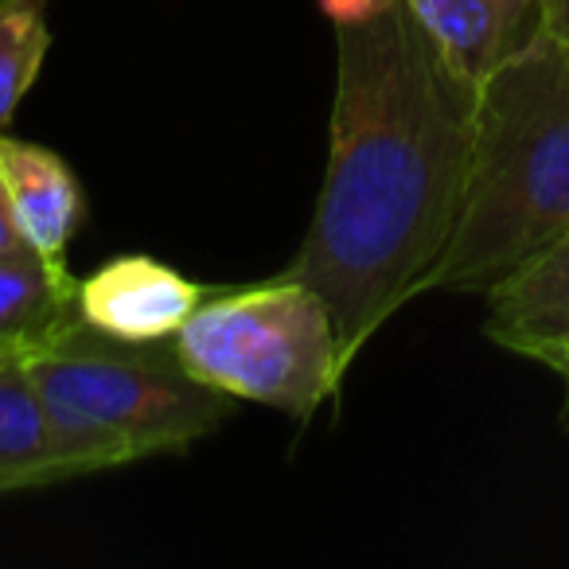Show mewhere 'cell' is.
I'll list each match as a JSON object with an SVG mask.
<instances>
[{"label": "cell", "mask_w": 569, "mask_h": 569, "mask_svg": "<svg viewBox=\"0 0 569 569\" xmlns=\"http://www.w3.org/2000/svg\"><path fill=\"white\" fill-rule=\"evenodd\" d=\"M207 301V284L144 253H126L79 281V312L90 328L129 343L172 340L183 320Z\"/></svg>", "instance_id": "obj_5"}, {"label": "cell", "mask_w": 569, "mask_h": 569, "mask_svg": "<svg viewBox=\"0 0 569 569\" xmlns=\"http://www.w3.org/2000/svg\"><path fill=\"white\" fill-rule=\"evenodd\" d=\"M51 32L43 0H0V129L40 79Z\"/></svg>", "instance_id": "obj_11"}, {"label": "cell", "mask_w": 569, "mask_h": 569, "mask_svg": "<svg viewBox=\"0 0 569 569\" xmlns=\"http://www.w3.org/2000/svg\"><path fill=\"white\" fill-rule=\"evenodd\" d=\"M24 246H28V238L17 222V211H12V199H9V191H4V180H0V258L24 250Z\"/></svg>", "instance_id": "obj_13"}, {"label": "cell", "mask_w": 569, "mask_h": 569, "mask_svg": "<svg viewBox=\"0 0 569 569\" xmlns=\"http://www.w3.org/2000/svg\"><path fill=\"white\" fill-rule=\"evenodd\" d=\"M71 480L28 363L0 348V496Z\"/></svg>", "instance_id": "obj_10"}, {"label": "cell", "mask_w": 569, "mask_h": 569, "mask_svg": "<svg viewBox=\"0 0 569 569\" xmlns=\"http://www.w3.org/2000/svg\"><path fill=\"white\" fill-rule=\"evenodd\" d=\"M546 32L569 51V0H542Z\"/></svg>", "instance_id": "obj_14"}, {"label": "cell", "mask_w": 569, "mask_h": 569, "mask_svg": "<svg viewBox=\"0 0 569 569\" xmlns=\"http://www.w3.org/2000/svg\"><path fill=\"white\" fill-rule=\"evenodd\" d=\"M395 0H320V9L332 24H359V20H371L379 12H387Z\"/></svg>", "instance_id": "obj_12"}, {"label": "cell", "mask_w": 569, "mask_h": 569, "mask_svg": "<svg viewBox=\"0 0 569 569\" xmlns=\"http://www.w3.org/2000/svg\"><path fill=\"white\" fill-rule=\"evenodd\" d=\"M172 348L211 390L297 421H309L348 375L332 309L312 284L284 273L234 293H207Z\"/></svg>", "instance_id": "obj_4"}, {"label": "cell", "mask_w": 569, "mask_h": 569, "mask_svg": "<svg viewBox=\"0 0 569 569\" xmlns=\"http://www.w3.org/2000/svg\"><path fill=\"white\" fill-rule=\"evenodd\" d=\"M569 230V51L550 32L476 82L465 207L421 293H488Z\"/></svg>", "instance_id": "obj_2"}, {"label": "cell", "mask_w": 569, "mask_h": 569, "mask_svg": "<svg viewBox=\"0 0 569 569\" xmlns=\"http://www.w3.org/2000/svg\"><path fill=\"white\" fill-rule=\"evenodd\" d=\"M483 336L503 351L553 367L569 351V230L499 277L488 293Z\"/></svg>", "instance_id": "obj_6"}, {"label": "cell", "mask_w": 569, "mask_h": 569, "mask_svg": "<svg viewBox=\"0 0 569 569\" xmlns=\"http://www.w3.org/2000/svg\"><path fill=\"white\" fill-rule=\"evenodd\" d=\"M0 180L28 246L48 258H63L82 222V183L63 157L28 141H12L0 129Z\"/></svg>", "instance_id": "obj_8"}, {"label": "cell", "mask_w": 569, "mask_h": 569, "mask_svg": "<svg viewBox=\"0 0 569 569\" xmlns=\"http://www.w3.org/2000/svg\"><path fill=\"white\" fill-rule=\"evenodd\" d=\"M79 281L63 258L24 250L0 258V348L28 359L79 320Z\"/></svg>", "instance_id": "obj_9"}, {"label": "cell", "mask_w": 569, "mask_h": 569, "mask_svg": "<svg viewBox=\"0 0 569 569\" xmlns=\"http://www.w3.org/2000/svg\"><path fill=\"white\" fill-rule=\"evenodd\" d=\"M445 59L480 82L546 28L542 0H406Z\"/></svg>", "instance_id": "obj_7"}, {"label": "cell", "mask_w": 569, "mask_h": 569, "mask_svg": "<svg viewBox=\"0 0 569 569\" xmlns=\"http://www.w3.org/2000/svg\"><path fill=\"white\" fill-rule=\"evenodd\" d=\"M550 371L561 379V429H569V351L550 367Z\"/></svg>", "instance_id": "obj_15"}, {"label": "cell", "mask_w": 569, "mask_h": 569, "mask_svg": "<svg viewBox=\"0 0 569 569\" xmlns=\"http://www.w3.org/2000/svg\"><path fill=\"white\" fill-rule=\"evenodd\" d=\"M24 363L71 480L183 452L230 413V398L199 382L172 340L129 343L82 317Z\"/></svg>", "instance_id": "obj_3"}, {"label": "cell", "mask_w": 569, "mask_h": 569, "mask_svg": "<svg viewBox=\"0 0 569 569\" xmlns=\"http://www.w3.org/2000/svg\"><path fill=\"white\" fill-rule=\"evenodd\" d=\"M328 172L284 277L332 309L343 367L421 293L465 207L476 82L421 32L410 4L336 24Z\"/></svg>", "instance_id": "obj_1"}]
</instances>
